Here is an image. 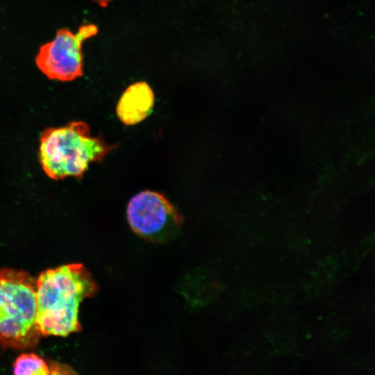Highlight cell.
<instances>
[{"instance_id":"5","label":"cell","mask_w":375,"mask_h":375,"mask_svg":"<svg viewBox=\"0 0 375 375\" xmlns=\"http://www.w3.org/2000/svg\"><path fill=\"white\" fill-rule=\"evenodd\" d=\"M131 229L140 237L153 242H165L179 231L182 217L161 194L144 190L133 196L126 208Z\"/></svg>"},{"instance_id":"2","label":"cell","mask_w":375,"mask_h":375,"mask_svg":"<svg viewBox=\"0 0 375 375\" xmlns=\"http://www.w3.org/2000/svg\"><path fill=\"white\" fill-rule=\"evenodd\" d=\"M114 148L92 136L86 123L73 122L42 133L39 159L44 172L52 179L81 178L91 163L101 161Z\"/></svg>"},{"instance_id":"7","label":"cell","mask_w":375,"mask_h":375,"mask_svg":"<svg viewBox=\"0 0 375 375\" xmlns=\"http://www.w3.org/2000/svg\"><path fill=\"white\" fill-rule=\"evenodd\" d=\"M13 375H50L49 363L34 353H22L14 361Z\"/></svg>"},{"instance_id":"1","label":"cell","mask_w":375,"mask_h":375,"mask_svg":"<svg viewBox=\"0 0 375 375\" xmlns=\"http://www.w3.org/2000/svg\"><path fill=\"white\" fill-rule=\"evenodd\" d=\"M37 322L42 337H65L81 330V302L94 294L97 286L79 263L42 272L36 279Z\"/></svg>"},{"instance_id":"3","label":"cell","mask_w":375,"mask_h":375,"mask_svg":"<svg viewBox=\"0 0 375 375\" xmlns=\"http://www.w3.org/2000/svg\"><path fill=\"white\" fill-rule=\"evenodd\" d=\"M42 337L37 322L36 279L24 271L0 269V346L29 349Z\"/></svg>"},{"instance_id":"9","label":"cell","mask_w":375,"mask_h":375,"mask_svg":"<svg viewBox=\"0 0 375 375\" xmlns=\"http://www.w3.org/2000/svg\"><path fill=\"white\" fill-rule=\"evenodd\" d=\"M97 2L99 6L102 7H106L109 3L111 0H93Z\"/></svg>"},{"instance_id":"8","label":"cell","mask_w":375,"mask_h":375,"mask_svg":"<svg viewBox=\"0 0 375 375\" xmlns=\"http://www.w3.org/2000/svg\"><path fill=\"white\" fill-rule=\"evenodd\" d=\"M50 375H77L74 370L66 364L56 361L48 362Z\"/></svg>"},{"instance_id":"4","label":"cell","mask_w":375,"mask_h":375,"mask_svg":"<svg viewBox=\"0 0 375 375\" xmlns=\"http://www.w3.org/2000/svg\"><path fill=\"white\" fill-rule=\"evenodd\" d=\"M97 32L92 24L81 25L76 33L67 28L58 30L53 40L40 47L35 58L38 69L49 79L62 82L81 76L83 43Z\"/></svg>"},{"instance_id":"6","label":"cell","mask_w":375,"mask_h":375,"mask_svg":"<svg viewBox=\"0 0 375 375\" xmlns=\"http://www.w3.org/2000/svg\"><path fill=\"white\" fill-rule=\"evenodd\" d=\"M154 94L145 82L135 83L124 92L117 106V114L126 125L143 121L152 112Z\"/></svg>"}]
</instances>
